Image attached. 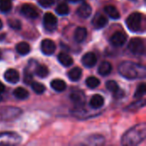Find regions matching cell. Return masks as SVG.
Here are the masks:
<instances>
[{
    "label": "cell",
    "instance_id": "cell-27",
    "mask_svg": "<svg viewBox=\"0 0 146 146\" xmlns=\"http://www.w3.org/2000/svg\"><path fill=\"white\" fill-rule=\"evenodd\" d=\"M145 104V99H139V101H137L135 103L131 104L127 109L126 110L129 111V112H134L137 111L139 110H140L141 108H143Z\"/></svg>",
    "mask_w": 146,
    "mask_h": 146
},
{
    "label": "cell",
    "instance_id": "cell-31",
    "mask_svg": "<svg viewBox=\"0 0 146 146\" xmlns=\"http://www.w3.org/2000/svg\"><path fill=\"white\" fill-rule=\"evenodd\" d=\"M56 12L60 15H66L69 13V8L68 5L66 3H62L58 4V6L56 9Z\"/></svg>",
    "mask_w": 146,
    "mask_h": 146
},
{
    "label": "cell",
    "instance_id": "cell-30",
    "mask_svg": "<svg viewBox=\"0 0 146 146\" xmlns=\"http://www.w3.org/2000/svg\"><path fill=\"white\" fill-rule=\"evenodd\" d=\"M12 9V3L10 0H0V11L8 13Z\"/></svg>",
    "mask_w": 146,
    "mask_h": 146
},
{
    "label": "cell",
    "instance_id": "cell-13",
    "mask_svg": "<svg viewBox=\"0 0 146 146\" xmlns=\"http://www.w3.org/2000/svg\"><path fill=\"white\" fill-rule=\"evenodd\" d=\"M92 12V7L87 3H82L80 5V7L77 9V11H76L77 15L80 18H83V19H86L89 16H91Z\"/></svg>",
    "mask_w": 146,
    "mask_h": 146
},
{
    "label": "cell",
    "instance_id": "cell-35",
    "mask_svg": "<svg viewBox=\"0 0 146 146\" xmlns=\"http://www.w3.org/2000/svg\"><path fill=\"white\" fill-rule=\"evenodd\" d=\"M56 0H38V3L44 8H49L50 6H52Z\"/></svg>",
    "mask_w": 146,
    "mask_h": 146
},
{
    "label": "cell",
    "instance_id": "cell-22",
    "mask_svg": "<svg viewBox=\"0 0 146 146\" xmlns=\"http://www.w3.org/2000/svg\"><path fill=\"white\" fill-rule=\"evenodd\" d=\"M81 75H82V70L80 68H78V67H75V68H72L68 73V76L69 80H72V81H78V80H80Z\"/></svg>",
    "mask_w": 146,
    "mask_h": 146
},
{
    "label": "cell",
    "instance_id": "cell-23",
    "mask_svg": "<svg viewBox=\"0 0 146 146\" xmlns=\"http://www.w3.org/2000/svg\"><path fill=\"white\" fill-rule=\"evenodd\" d=\"M104 11L105 13L112 19H115V20H117L120 18V13L119 11L117 10V9L113 6V5H108L104 8Z\"/></svg>",
    "mask_w": 146,
    "mask_h": 146
},
{
    "label": "cell",
    "instance_id": "cell-34",
    "mask_svg": "<svg viewBox=\"0 0 146 146\" xmlns=\"http://www.w3.org/2000/svg\"><path fill=\"white\" fill-rule=\"evenodd\" d=\"M8 24L11 28L15 30H20L21 28V23L17 19H9L8 21Z\"/></svg>",
    "mask_w": 146,
    "mask_h": 146
},
{
    "label": "cell",
    "instance_id": "cell-10",
    "mask_svg": "<svg viewBox=\"0 0 146 146\" xmlns=\"http://www.w3.org/2000/svg\"><path fill=\"white\" fill-rule=\"evenodd\" d=\"M107 89L112 92L116 98H121L124 96V92L118 86V84L114 80H109L106 82Z\"/></svg>",
    "mask_w": 146,
    "mask_h": 146
},
{
    "label": "cell",
    "instance_id": "cell-19",
    "mask_svg": "<svg viewBox=\"0 0 146 146\" xmlns=\"http://www.w3.org/2000/svg\"><path fill=\"white\" fill-rule=\"evenodd\" d=\"M87 36V31L85 27H80L74 32V40L78 43L83 42Z\"/></svg>",
    "mask_w": 146,
    "mask_h": 146
},
{
    "label": "cell",
    "instance_id": "cell-16",
    "mask_svg": "<svg viewBox=\"0 0 146 146\" xmlns=\"http://www.w3.org/2000/svg\"><path fill=\"white\" fill-rule=\"evenodd\" d=\"M107 23H108V19L101 14L96 15V16L93 18V21H92V24L94 27L97 29H101L107 25Z\"/></svg>",
    "mask_w": 146,
    "mask_h": 146
},
{
    "label": "cell",
    "instance_id": "cell-36",
    "mask_svg": "<svg viewBox=\"0 0 146 146\" xmlns=\"http://www.w3.org/2000/svg\"><path fill=\"white\" fill-rule=\"evenodd\" d=\"M24 82L27 85H30L33 82V76H32L31 73L28 72L27 70L25 72V74H24Z\"/></svg>",
    "mask_w": 146,
    "mask_h": 146
},
{
    "label": "cell",
    "instance_id": "cell-25",
    "mask_svg": "<svg viewBox=\"0 0 146 146\" xmlns=\"http://www.w3.org/2000/svg\"><path fill=\"white\" fill-rule=\"evenodd\" d=\"M13 94L16 98L21 99V100L27 99L29 97L28 92L26 89L22 88V87H17L16 89H15L14 92H13Z\"/></svg>",
    "mask_w": 146,
    "mask_h": 146
},
{
    "label": "cell",
    "instance_id": "cell-38",
    "mask_svg": "<svg viewBox=\"0 0 146 146\" xmlns=\"http://www.w3.org/2000/svg\"><path fill=\"white\" fill-rule=\"evenodd\" d=\"M67 2H69V3H80V2H83L85 0H66Z\"/></svg>",
    "mask_w": 146,
    "mask_h": 146
},
{
    "label": "cell",
    "instance_id": "cell-2",
    "mask_svg": "<svg viewBox=\"0 0 146 146\" xmlns=\"http://www.w3.org/2000/svg\"><path fill=\"white\" fill-rule=\"evenodd\" d=\"M118 70L121 76L128 80L145 78L146 75V68L145 66L128 61L121 62L119 65Z\"/></svg>",
    "mask_w": 146,
    "mask_h": 146
},
{
    "label": "cell",
    "instance_id": "cell-33",
    "mask_svg": "<svg viewBox=\"0 0 146 146\" xmlns=\"http://www.w3.org/2000/svg\"><path fill=\"white\" fill-rule=\"evenodd\" d=\"M145 84L141 83L136 89V92L134 93V98H141L145 94Z\"/></svg>",
    "mask_w": 146,
    "mask_h": 146
},
{
    "label": "cell",
    "instance_id": "cell-5",
    "mask_svg": "<svg viewBox=\"0 0 146 146\" xmlns=\"http://www.w3.org/2000/svg\"><path fill=\"white\" fill-rule=\"evenodd\" d=\"M21 114V110L15 107L0 108V120L9 121L18 117Z\"/></svg>",
    "mask_w": 146,
    "mask_h": 146
},
{
    "label": "cell",
    "instance_id": "cell-1",
    "mask_svg": "<svg viewBox=\"0 0 146 146\" xmlns=\"http://www.w3.org/2000/svg\"><path fill=\"white\" fill-rule=\"evenodd\" d=\"M146 137V126L141 123L127 131L121 139V144L125 146H136L144 141Z\"/></svg>",
    "mask_w": 146,
    "mask_h": 146
},
{
    "label": "cell",
    "instance_id": "cell-41",
    "mask_svg": "<svg viewBox=\"0 0 146 146\" xmlns=\"http://www.w3.org/2000/svg\"><path fill=\"white\" fill-rule=\"evenodd\" d=\"M0 101H2V98H1V96H0Z\"/></svg>",
    "mask_w": 146,
    "mask_h": 146
},
{
    "label": "cell",
    "instance_id": "cell-15",
    "mask_svg": "<svg viewBox=\"0 0 146 146\" xmlns=\"http://www.w3.org/2000/svg\"><path fill=\"white\" fill-rule=\"evenodd\" d=\"M70 99L78 106H82L85 104V94L80 91H74L70 94Z\"/></svg>",
    "mask_w": 146,
    "mask_h": 146
},
{
    "label": "cell",
    "instance_id": "cell-18",
    "mask_svg": "<svg viewBox=\"0 0 146 146\" xmlns=\"http://www.w3.org/2000/svg\"><path fill=\"white\" fill-rule=\"evenodd\" d=\"M112 71V65L110 62L105 61L101 62V64L98 67V74L102 76H107L109 75Z\"/></svg>",
    "mask_w": 146,
    "mask_h": 146
},
{
    "label": "cell",
    "instance_id": "cell-3",
    "mask_svg": "<svg viewBox=\"0 0 146 146\" xmlns=\"http://www.w3.org/2000/svg\"><path fill=\"white\" fill-rule=\"evenodd\" d=\"M21 142V137L15 132H4L0 133V145L13 146Z\"/></svg>",
    "mask_w": 146,
    "mask_h": 146
},
{
    "label": "cell",
    "instance_id": "cell-32",
    "mask_svg": "<svg viewBox=\"0 0 146 146\" xmlns=\"http://www.w3.org/2000/svg\"><path fill=\"white\" fill-rule=\"evenodd\" d=\"M86 86L89 87V88H92V89H94L96 87H98L99 85H100V80L94 77V76H91V77H88L86 80Z\"/></svg>",
    "mask_w": 146,
    "mask_h": 146
},
{
    "label": "cell",
    "instance_id": "cell-37",
    "mask_svg": "<svg viewBox=\"0 0 146 146\" xmlns=\"http://www.w3.org/2000/svg\"><path fill=\"white\" fill-rule=\"evenodd\" d=\"M4 90H5V86H4V85H3V83H2V82H0V94H1V93H3V92H4Z\"/></svg>",
    "mask_w": 146,
    "mask_h": 146
},
{
    "label": "cell",
    "instance_id": "cell-11",
    "mask_svg": "<svg viewBox=\"0 0 146 146\" xmlns=\"http://www.w3.org/2000/svg\"><path fill=\"white\" fill-rule=\"evenodd\" d=\"M41 50L44 55H47V56L52 55L56 50V44L54 41L48 39V38L44 39L41 42Z\"/></svg>",
    "mask_w": 146,
    "mask_h": 146
},
{
    "label": "cell",
    "instance_id": "cell-39",
    "mask_svg": "<svg viewBox=\"0 0 146 146\" xmlns=\"http://www.w3.org/2000/svg\"><path fill=\"white\" fill-rule=\"evenodd\" d=\"M3 27V22H2V21H1V19H0V29Z\"/></svg>",
    "mask_w": 146,
    "mask_h": 146
},
{
    "label": "cell",
    "instance_id": "cell-21",
    "mask_svg": "<svg viewBox=\"0 0 146 146\" xmlns=\"http://www.w3.org/2000/svg\"><path fill=\"white\" fill-rule=\"evenodd\" d=\"M50 86L52 87L53 90H55L56 92H63L66 89V87H67L66 83L62 80H60V79L53 80L50 82Z\"/></svg>",
    "mask_w": 146,
    "mask_h": 146
},
{
    "label": "cell",
    "instance_id": "cell-20",
    "mask_svg": "<svg viewBox=\"0 0 146 146\" xmlns=\"http://www.w3.org/2000/svg\"><path fill=\"white\" fill-rule=\"evenodd\" d=\"M57 58H58L59 62H60L62 66H64V67H69V66H71V65L74 63L73 58H72L69 55H68V54H66V53H63V52L59 53Z\"/></svg>",
    "mask_w": 146,
    "mask_h": 146
},
{
    "label": "cell",
    "instance_id": "cell-26",
    "mask_svg": "<svg viewBox=\"0 0 146 146\" xmlns=\"http://www.w3.org/2000/svg\"><path fill=\"white\" fill-rule=\"evenodd\" d=\"M87 140H88L89 145H102L105 142L104 138L103 136L98 135V134L91 136Z\"/></svg>",
    "mask_w": 146,
    "mask_h": 146
},
{
    "label": "cell",
    "instance_id": "cell-7",
    "mask_svg": "<svg viewBox=\"0 0 146 146\" xmlns=\"http://www.w3.org/2000/svg\"><path fill=\"white\" fill-rule=\"evenodd\" d=\"M43 23H44V27L45 30H47L49 32H53L57 27V19H56V17L53 14L49 13V12L46 13L44 15Z\"/></svg>",
    "mask_w": 146,
    "mask_h": 146
},
{
    "label": "cell",
    "instance_id": "cell-4",
    "mask_svg": "<svg viewBox=\"0 0 146 146\" xmlns=\"http://www.w3.org/2000/svg\"><path fill=\"white\" fill-rule=\"evenodd\" d=\"M142 19H143L142 14L139 12H134L131 14L126 21L128 29L131 32H134V33L139 32L142 27Z\"/></svg>",
    "mask_w": 146,
    "mask_h": 146
},
{
    "label": "cell",
    "instance_id": "cell-40",
    "mask_svg": "<svg viewBox=\"0 0 146 146\" xmlns=\"http://www.w3.org/2000/svg\"><path fill=\"white\" fill-rule=\"evenodd\" d=\"M1 56H2V54H1V52H0V59H1Z\"/></svg>",
    "mask_w": 146,
    "mask_h": 146
},
{
    "label": "cell",
    "instance_id": "cell-8",
    "mask_svg": "<svg viewBox=\"0 0 146 146\" xmlns=\"http://www.w3.org/2000/svg\"><path fill=\"white\" fill-rule=\"evenodd\" d=\"M21 13L29 19H36L38 16V11L36 7L29 3H25L21 6Z\"/></svg>",
    "mask_w": 146,
    "mask_h": 146
},
{
    "label": "cell",
    "instance_id": "cell-14",
    "mask_svg": "<svg viewBox=\"0 0 146 146\" xmlns=\"http://www.w3.org/2000/svg\"><path fill=\"white\" fill-rule=\"evenodd\" d=\"M4 79L9 83L16 84L20 80V74L17 70L10 68L4 73Z\"/></svg>",
    "mask_w": 146,
    "mask_h": 146
},
{
    "label": "cell",
    "instance_id": "cell-24",
    "mask_svg": "<svg viewBox=\"0 0 146 146\" xmlns=\"http://www.w3.org/2000/svg\"><path fill=\"white\" fill-rule=\"evenodd\" d=\"M15 49H16V51L20 55H22V56H25L30 52V46L26 42H20L19 44H16Z\"/></svg>",
    "mask_w": 146,
    "mask_h": 146
},
{
    "label": "cell",
    "instance_id": "cell-29",
    "mask_svg": "<svg viewBox=\"0 0 146 146\" xmlns=\"http://www.w3.org/2000/svg\"><path fill=\"white\" fill-rule=\"evenodd\" d=\"M30 85H31V87L33 90V92L37 94H42L45 91V86L42 83L33 81Z\"/></svg>",
    "mask_w": 146,
    "mask_h": 146
},
{
    "label": "cell",
    "instance_id": "cell-28",
    "mask_svg": "<svg viewBox=\"0 0 146 146\" xmlns=\"http://www.w3.org/2000/svg\"><path fill=\"white\" fill-rule=\"evenodd\" d=\"M35 74L40 78H45L49 74V69L44 65H37L35 68Z\"/></svg>",
    "mask_w": 146,
    "mask_h": 146
},
{
    "label": "cell",
    "instance_id": "cell-17",
    "mask_svg": "<svg viewBox=\"0 0 146 146\" xmlns=\"http://www.w3.org/2000/svg\"><path fill=\"white\" fill-rule=\"evenodd\" d=\"M104 104V98L98 94L93 95L90 100V106L94 110H98Z\"/></svg>",
    "mask_w": 146,
    "mask_h": 146
},
{
    "label": "cell",
    "instance_id": "cell-12",
    "mask_svg": "<svg viewBox=\"0 0 146 146\" xmlns=\"http://www.w3.org/2000/svg\"><path fill=\"white\" fill-rule=\"evenodd\" d=\"M97 56L93 53V52H87L86 53L82 59H81V62H82V64L86 67V68H92L95 66V64L97 63Z\"/></svg>",
    "mask_w": 146,
    "mask_h": 146
},
{
    "label": "cell",
    "instance_id": "cell-9",
    "mask_svg": "<svg viewBox=\"0 0 146 146\" xmlns=\"http://www.w3.org/2000/svg\"><path fill=\"white\" fill-rule=\"evenodd\" d=\"M127 41V35L123 32H115L112 36L110 37V43L112 45L115 47H120L124 45V44Z\"/></svg>",
    "mask_w": 146,
    "mask_h": 146
},
{
    "label": "cell",
    "instance_id": "cell-6",
    "mask_svg": "<svg viewBox=\"0 0 146 146\" xmlns=\"http://www.w3.org/2000/svg\"><path fill=\"white\" fill-rule=\"evenodd\" d=\"M128 50L135 55H142L145 53V42L140 38H132L128 43Z\"/></svg>",
    "mask_w": 146,
    "mask_h": 146
}]
</instances>
